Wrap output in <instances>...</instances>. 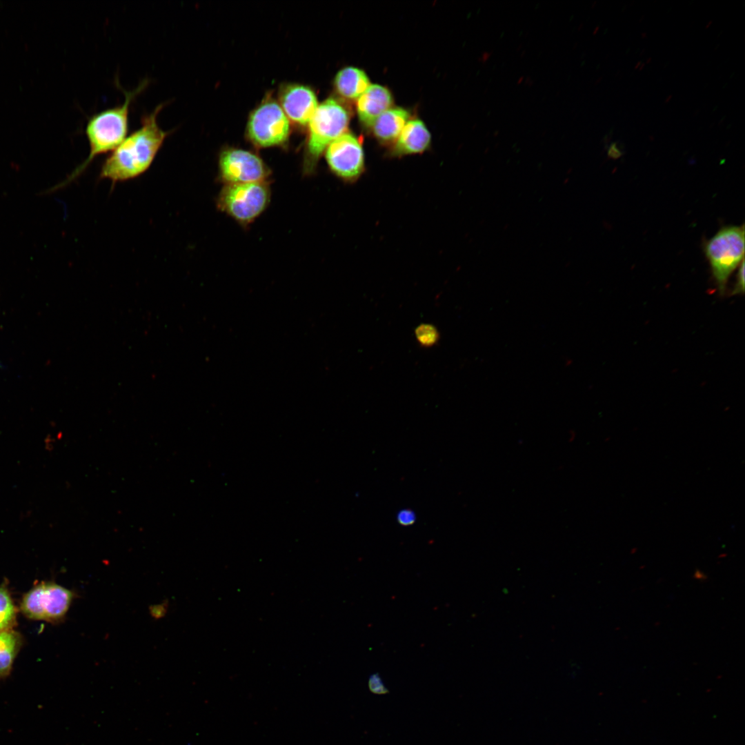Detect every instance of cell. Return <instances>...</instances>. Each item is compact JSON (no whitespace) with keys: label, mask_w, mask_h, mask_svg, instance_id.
Segmentation results:
<instances>
[{"label":"cell","mask_w":745,"mask_h":745,"mask_svg":"<svg viewBox=\"0 0 745 745\" xmlns=\"http://www.w3.org/2000/svg\"><path fill=\"white\" fill-rule=\"evenodd\" d=\"M165 103H160L141 119L140 126L114 150L102 164L99 177L112 183L136 178L152 163L170 130L158 124L157 115Z\"/></svg>","instance_id":"cell-1"},{"label":"cell","mask_w":745,"mask_h":745,"mask_svg":"<svg viewBox=\"0 0 745 745\" xmlns=\"http://www.w3.org/2000/svg\"><path fill=\"white\" fill-rule=\"evenodd\" d=\"M148 83L149 81L145 79L130 91L119 86L125 96L123 103L103 110L88 118L85 128L90 149L88 156L61 186L77 178L97 156L114 150L125 139L129 128L130 103Z\"/></svg>","instance_id":"cell-2"},{"label":"cell","mask_w":745,"mask_h":745,"mask_svg":"<svg viewBox=\"0 0 745 745\" xmlns=\"http://www.w3.org/2000/svg\"><path fill=\"white\" fill-rule=\"evenodd\" d=\"M350 115L337 100L329 98L318 105L308 126L304 150V172L310 175L327 146L346 133Z\"/></svg>","instance_id":"cell-3"},{"label":"cell","mask_w":745,"mask_h":745,"mask_svg":"<svg viewBox=\"0 0 745 745\" xmlns=\"http://www.w3.org/2000/svg\"><path fill=\"white\" fill-rule=\"evenodd\" d=\"M704 248L713 277L719 291L724 292L729 277L744 260V226L722 228L705 243Z\"/></svg>","instance_id":"cell-4"},{"label":"cell","mask_w":745,"mask_h":745,"mask_svg":"<svg viewBox=\"0 0 745 745\" xmlns=\"http://www.w3.org/2000/svg\"><path fill=\"white\" fill-rule=\"evenodd\" d=\"M270 199L267 181L228 184L219 194L217 204L220 210L247 226L265 210Z\"/></svg>","instance_id":"cell-5"},{"label":"cell","mask_w":745,"mask_h":745,"mask_svg":"<svg viewBox=\"0 0 745 745\" xmlns=\"http://www.w3.org/2000/svg\"><path fill=\"white\" fill-rule=\"evenodd\" d=\"M290 134V122L278 101L264 100L250 114L246 126L248 141L257 148L281 146Z\"/></svg>","instance_id":"cell-6"},{"label":"cell","mask_w":745,"mask_h":745,"mask_svg":"<svg viewBox=\"0 0 745 745\" xmlns=\"http://www.w3.org/2000/svg\"><path fill=\"white\" fill-rule=\"evenodd\" d=\"M73 597V593L63 586L42 583L23 596L21 608L28 618L55 622L64 617Z\"/></svg>","instance_id":"cell-7"},{"label":"cell","mask_w":745,"mask_h":745,"mask_svg":"<svg viewBox=\"0 0 745 745\" xmlns=\"http://www.w3.org/2000/svg\"><path fill=\"white\" fill-rule=\"evenodd\" d=\"M219 176L228 184L267 181L270 171L263 159L253 152L226 148L219 156Z\"/></svg>","instance_id":"cell-8"},{"label":"cell","mask_w":745,"mask_h":745,"mask_svg":"<svg viewBox=\"0 0 745 745\" xmlns=\"http://www.w3.org/2000/svg\"><path fill=\"white\" fill-rule=\"evenodd\" d=\"M325 157L330 171L346 182L357 181L365 170L364 152L359 139L344 133L326 148Z\"/></svg>","instance_id":"cell-9"},{"label":"cell","mask_w":745,"mask_h":745,"mask_svg":"<svg viewBox=\"0 0 745 745\" xmlns=\"http://www.w3.org/2000/svg\"><path fill=\"white\" fill-rule=\"evenodd\" d=\"M278 103L290 123L298 127L308 126L318 106L313 90L299 83L283 85L278 92Z\"/></svg>","instance_id":"cell-10"},{"label":"cell","mask_w":745,"mask_h":745,"mask_svg":"<svg viewBox=\"0 0 745 745\" xmlns=\"http://www.w3.org/2000/svg\"><path fill=\"white\" fill-rule=\"evenodd\" d=\"M389 90L378 84L370 85L357 101V112L364 126L371 128L377 118L391 108Z\"/></svg>","instance_id":"cell-11"},{"label":"cell","mask_w":745,"mask_h":745,"mask_svg":"<svg viewBox=\"0 0 745 745\" xmlns=\"http://www.w3.org/2000/svg\"><path fill=\"white\" fill-rule=\"evenodd\" d=\"M431 142V135L425 124L419 119L408 121L395 140L391 155L401 157L424 152Z\"/></svg>","instance_id":"cell-12"},{"label":"cell","mask_w":745,"mask_h":745,"mask_svg":"<svg viewBox=\"0 0 745 745\" xmlns=\"http://www.w3.org/2000/svg\"><path fill=\"white\" fill-rule=\"evenodd\" d=\"M409 113L401 108H390L381 114L371 127L375 137L381 142L395 141L408 122Z\"/></svg>","instance_id":"cell-13"},{"label":"cell","mask_w":745,"mask_h":745,"mask_svg":"<svg viewBox=\"0 0 745 745\" xmlns=\"http://www.w3.org/2000/svg\"><path fill=\"white\" fill-rule=\"evenodd\" d=\"M370 85L365 72L355 67L344 68L334 79L336 92L346 99H358Z\"/></svg>","instance_id":"cell-14"},{"label":"cell","mask_w":745,"mask_h":745,"mask_svg":"<svg viewBox=\"0 0 745 745\" xmlns=\"http://www.w3.org/2000/svg\"><path fill=\"white\" fill-rule=\"evenodd\" d=\"M21 645L19 634L12 630L0 631V679L7 677Z\"/></svg>","instance_id":"cell-15"},{"label":"cell","mask_w":745,"mask_h":745,"mask_svg":"<svg viewBox=\"0 0 745 745\" xmlns=\"http://www.w3.org/2000/svg\"><path fill=\"white\" fill-rule=\"evenodd\" d=\"M17 609L10 593L0 586V631L10 630L16 623Z\"/></svg>","instance_id":"cell-16"},{"label":"cell","mask_w":745,"mask_h":745,"mask_svg":"<svg viewBox=\"0 0 745 745\" xmlns=\"http://www.w3.org/2000/svg\"><path fill=\"white\" fill-rule=\"evenodd\" d=\"M417 341L424 347H430L435 345L439 339V332L437 328L428 324H420L415 331Z\"/></svg>","instance_id":"cell-17"},{"label":"cell","mask_w":745,"mask_h":745,"mask_svg":"<svg viewBox=\"0 0 745 745\" xmlns=\"http://www.w3.org/2000/svg\"><path fill=\"white\" fill-rule=\"evenodd\" d=\"M368 686L370 692L376 695H386L389 693L378 673L370 675Z\"/></svg>","instance_id":"cell-18"},{"label":"cell","mask_w":745,"mask_h":745,"mask_svg":"<svg viewBox=\"0 0 745 745\" xmlns=\"http://www.w3.org/2000/svg\"><path fill=\"white\" fill-rule=\"evenodd\" d=\"M744 290V261L743 260L741 262V264L739 265V270H738V272L737 274V277H736V282H735V288H734V290H733V294H737V293L739 294V293H743Z\"/></svg>","instance_id":"cell-19"},{"label":"cell","mask_w":745,"mask_h":745,"mask_svg":"<svg viewBox=\"0 0 745 745\" xmlns=\"http://www.w3.org/2000/svg\"><path fill=\"white\" fill-rule=\"evenodd\" d=\"M397 520L401 525L408 526L414 523L415 516L414 513L410 510H402L397 515Z\"/></svg>","instance_id":"cell-20"}]
</instances>
